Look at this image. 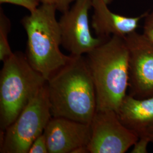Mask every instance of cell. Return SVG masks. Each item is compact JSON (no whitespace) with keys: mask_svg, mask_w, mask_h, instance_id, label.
Returning <instances> with one entry per match:
<instances>
[{"mask_svg":"<svg viewBox=\"0 0 153 153\" xmlns=\"http://www.w3.org/2000/svg\"><path fill=\"white\" fill-rule=\"evenodd\" d=\"M49 153H73L78 148H88L90 124L62 117H52L44 131Z\"/></svg>","mask_w":153,"mask_h":153,"instance_id":"obj_9","label":"cell"},{"mask_svg":"<svg viewBox=\"0 0 153 153\" xmlns=\"http://www.w3.org/2000/svg\"><path fill=\"white\" fill-rule=\"evenodd\" d=\"M90 153H124L138 138L121 121L116 111L97 110L90 123Z\"/></svg>","mask_w":153,"mask_h":153,"instance_id":"obj_7","label":"cell"},{"mask_svg":"<svg viewBox=\"0 0 153 153\" xmlns=\"http://www.w3.org/2000/svg\"><path fill=\"white\" fill-rule=\"evenodd\" d=\"M116 112L121 123L138 138L153 143V96L138 99L127 94Z\"/></svg>","mask_w":153,"mask_h":153,"instance_id":"obj_11","label":"cell"},{"mask_svg":"<svg viewBox=\"0 0 153 153\" xmlns=\"http://www.w3.org/2000/svg\"><path fill=\"white\" fill-rule=\"evenodd\" d=\"M41 3L40 0H0V4H9L25 8L29 12L36 9Z\"/></svg>","mask_w":153,"mask_h":153,"instance_id":"obj_13","label":"cell"},{"mask_svg":"<svg viewBox=\"0 0 153 153\" xmlns=\"http://www.w3.org/2000/svg\"><path fill=\"white\" fill-rule=\"evenodd\" d=\"M75 0H40L42 4L48 5L55 7L57 11L62 13L70 8V5Z\"/></svg>","mask_w":153,"mask_h":153,"instance_id":"obj_15","label":"cell"},{"mask_svg":"<svg viewBox=\"0 0 153 153\" xmlns=\"http://www.w3.org/2000/svg\"><path fill=\"white\" fill-rule=\"evenodd\" d=\"M149 143H150L147 140L143 138H138L132 147L131 153H148V145Z\"/></svg>","mask_w":153,"mask_h":153,"instance_id":"obj_17","label":"cell"},{"mask_svg":"<svg viewBox=\"0 0 153 153\" xmlns=\"http://www.w3.org/2000/svg\"><path fill=\"white\" fill-rule=\"evenodd\" d=\"M11 30V22L2 7L0 8V61H4L13 52L9 43L8 35Z\"/></svg>","mask_w":153,"mask_h":153,"instance_id":"obj_12","label":"cell"},{"mask_svg":"<svg viewBox=\"0 0 153 153\" xmlns=\"http://www.w3.org/2000/svg\"><path fill=\"white\" fill-rule=\"evenodd\" d=\"M56 11L52 6L42 4L21 20L27 36L26 56L47 81L71 57L60 49L61 36Z\"/></svg>","mask_w":153,"mask_h":153,"instance_id":"obj_3","label":"cell"},{"mask_svg":"<svg viewBox=\"0 0 153 153\" xmlns=\"http://www.w3.org/2000/svg\"><path fill=\"white\" fill-rule=\"evenodd\" d=\"M143 19L142 33L146 38L153 42V11L146 13Z\"/></svg>","mask_w":153,"mask_h":153,"instance_id":"obj_16","label":"cell"},{"mask_svg":"<svg viewBox=\"0 0 153 153\" xmlns=\"http://www.w3.org/2000/svg\"><path fill=\"white\" fill-rule=\"evenodd\" d=\"M91 8L92 0H75L59 21L61 45L71 55H86L106 40L91 33L88 16Z\"/></svg>","mask_w":153,"mask_h":153,"instance_id":"obj_6","label":"cell"},{"mask_svg":"<svg viewBox=\"0 0 153 153\" xmlns=\"http://www.w3.org/2000/svg\"><path fill=\"white\" fill-rule=\"evenodd\" d=\"M85 57L95 88L97 111H117L129 86V52L125 39H107Z\"/></svg>","mask_w":153,"mask_h":153,"instance_id":"obj_2","label":"cell"},{"mask_svg":"<svg viewBox=\"0 0 153 153\" xmlns=\"http://www.w3.org/2000/svg\"><path fill=\"white\" fill-rule=\"evenodd\" d=\"M70 56L47 81L51 115L90 124L97 107L92 76L85 57Z\"/></svg>","mask_w":153,"mask_h":153,"instance_id":"obj_1","label":"cell"},{"mask_svg":"<svg viewBox=\"0 0 153 153\" xmlns=\"http://www.w3.org/2000/svg\"><path fill=\"white\" fill-rule=\"evenodd\" d=\"M0 72V129L16 120L47 79L29 63L25 54L15 52L3 61Z\"/></svg>","mask_w":153,"mask_h":153,"instance_id":"obj_4","label":"cell"},{"mask_svg":"<svg viewBox=\"0 0 153 153\" xmlns=\"http://www.w3.org/2000/svg\"><path fill=\"white\" fill-rule=\"evenodd\" d=\"M129 52V95L153 96V42L134 31L124 38Z\"/></svg>","mask_w":153,"mask_h":153,"instance_id":"obj_8","label":"cell"},{"mask_svg":"<svg viewBox=\"0 0 153 153\" xmlns=\"http://www.w3.org/2000/svg\"><path fill=\"white\" fill-rule=\"evenodd\" d=\"M52 117L45 83L30 100L16 120L5 131H1L0 152L28 153L32 143L44 133Z\"/></svg>","mask_w":153,"mask_h":153,"instance_id":"obj_5","label":"cell"},{"mask_svg":"<svg viewBox=\"0 0 153 153\" xmlns=\"http://www.w3.org/2000/svg\"><path fill=\"white\" fill-rule=\"evenodd\" d=\"M28 153H49L46 137L44 133L33 141Z\"/></svg>","mask_w":153,"mask_h":153,"instance_id":"obj_14","label":"cell"},{"mask_svg":"<svg viewBox=\"0 0 153 153\" xmlns=\"http://www.w3.org/2000/svg\"><path fill=\"white\" fill-rule=\"evenodd\" d=\"M112 0H92L93 15L91 26L97 37L107 39L113 36L125 38L136 31L146 13L137 16H126L110 10Z\"/></svg>","mask_w":153,"mask_h":153,"instance_id":"obj_10","label":"cell"}]
</instances>
